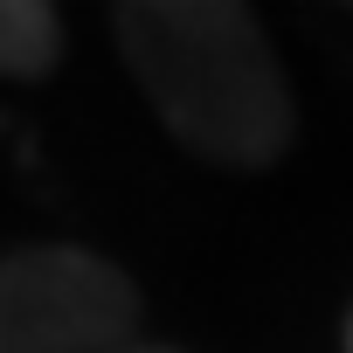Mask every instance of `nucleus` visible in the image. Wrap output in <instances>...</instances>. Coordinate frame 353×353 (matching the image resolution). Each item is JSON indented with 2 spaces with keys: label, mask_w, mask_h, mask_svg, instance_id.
I'll use <instances>...</instances> for the list:
<instances>
[{
  "label": "nucleus",
  "mask_w": 353,
  "mask_h": 353,
  "mask_svg": "<svg viewBox=\"0 0 353 353\" xmlns=\"http://www.w3.org/2000/svg\"><path fill=\"white\" fill-rule=\"evenodd\" d=\"M118 49L159 125L215 166L284 159L298 111L270 35L236 0H125L111 14Z\"/></svg>",
  "instance_id": "1"
},
{
  "label": "nucleus",
  "mask_w": 353,
  "mask_h": 353,
  "mask_svg": "<svg viewBox=\"0 0 353 353\" xmlns=\"http://www.w3.org/2000/svg\"><path fill=\"white\" fill-rule=\"evenodd\" d=\"M63 49V14L49 0H0V77H42Z\"/></svg>",
  "instance_id": "3"
},
{
  "label": "nucleus",
  "mask_w": 353,
  "mask_h": 353,
  "mask_svg": "<svg viewBox=\"0 0 353 353\" xmlns=\"http://www.w3.org/2000/svg\"><path fill=\"white\" fill-rule=\"evenodd\" d=\"M118 353H173V346H118Z\"/></svg>",
  "instance_id": "4"
},
{
  "label": "nucleus",
  "mask_w": 353,
  "mask_h": 353,
  "mask_svg": "<svg viewBox=\"0 0 353 353\" xmlns=\"http://www.w3.org/2000/svg\"><path fill=\"white\" fill-rule=\"evenodd\" d=\"M346 353H353V325H346Z\"/></svg>",
  "instance_id": "5"
},
{
  "label": "nucleus",
  "mask_w": 353,
  "mask_h": 353,
  "mask_svg": "<svg viewBox=\"0 0 353 353\" xmlns=\"http://www.w3.org/2000/svg\"><path fill=\"white\" fill-rule=\"evenodd\" d=\"M139 332V291L77 243L0 256V353H118Z\"/></svg>",
  "instance_id": "2"
}]
</instances>
